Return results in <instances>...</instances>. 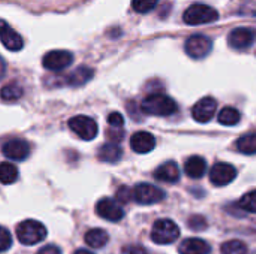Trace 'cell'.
<instances>
[{
    "label": "cell",
    "mask_w": 256,
    "mask_h": 254,
    "mask_svg": "<svg viewBox=\"0 0 256 254\" xmlns=\"http://www.w3.org/2000/svg\"><path fill=\"white\" fill-rule=\"evenodd\" d=\"M177 109H178L177 102L164 93H152L141 103L142 112L148 115H156V117H170L176 114Z\"/></svg>",
    "instance_id": "cell-1"
},
{
    "label": "cell",
    "mask_w": 256,
    "mask_h": 254,
    "mask_svg": "<svg viewBox=\"0 0 256 254\" xmlns=\"http://www.w3.org/2000/svg\"><path fill=\"white\" fill-rule=\"evenodd\" d=\"M46 228L36 220H24L16 228V237L24 246H34L46 238Z\"/></svg>",
    "instance_id": "cell-2"
},
{
    "label": "cell",
    "mask_w": 256,
    "mask_h": 254,
    "mask_svg": "<svg viewBox=\"0 0 256 254\" xmlns=\"http://www.w3.org/2000/svg\"><path fill=\"white\" fill-rule=\"evenodd\" d=\"M180 238V228L177 226L176 222L170 219H160L153 225L152 229V240L156 244L166 246L172 244Z\"/></svg>",
    "instance_id": "cell-3"
},
{
    "label": "cell",
    "mask_w": 256,
    "mask_h": 254,
    "mask_svg": "<svg viewBox=\"0 0 256 254\" xmlns=\"http://www.w3.org/2000/svg\"><path fill=\"white\" fill-rule=\"evenodd\" d=\"M183 19L188 25H202L210 24L219 19V12L207 4H192L183 15Z\"/></svg>",
    "instance_id": "cell-4"
},
{
    "label": "cell",
    "mask_w": 256,
    "mask_h": 254,
    "mask_svg": "<svg viewBox=\"0 0 256 254\" xmlns=\"http://www.w3.org/2000/svg\"><path fill=\"white\" fill-rule=\"evenodd\" d=\"M69 129L84 141H92L98 136V123L87 115H76L69 120Z\"/></svg>",
    "instance_id": "cell-5"
},
{
    "label": "cell",
    "mask_w": 256,
    "mask_h": 254,
    "mask_svg": "<svg viewBox=\"0 0 256 254\" xmlns=\"http://www.w3.org/2000/svg\"><path fill=\"white\" fill-rule=\"evenodd\" d=\"M165 192L153 184L148 183H141L136 184L134 189V199L138 204L142 205H152V204H159L165 199Z\"/></svg>",
    "instance_id": "cell-6"
},
{
    "label": "cell",
    "mask_w": 256,
    "mask_h": 254,
    "mask_svg": "<svg viewBox=\"0 0 256 254\" xmlns=\"http://www.w3.org/2000/svg\"><path fill=\"white\" fill-rule=\"evenodd\" d=\"M184 49H186L189 57H192L195 60H201V58L207 57L212 52L213 42H212L210 37H207L204 34H195V36H190L186 40Z\"/></svg>",
    "instance_id": "cell-7"
},
{
    "label": "cell",
    "mask_w": 256,
    "mask_h": 254,
    "mask_svg": "<svg viewBox=\"0 0 256 254\" xmlns=\"http://www.w3.org/2000/svg\"><path fill=\"white\" fill-rule=\"evenodd\" d=\"M74 61V55L69 51L64 49H56V51H50L44 55L42 58V64L45 69L51 70V72H60L66 67H69Z\"/></svg>",
    "instance_id": "cell-8"
},
{
    "label": "cell",
    "mask_w": 256,
    "mask_h": 254,
    "mask_svg": "<svg viewBox=\"0 0 256 254\" xmlns=\"http://www.w3.org/2000/svg\"><path fill=\"white\" fill-rule=\"evenodd\" d=\"M96 213L99 217L108 220V222H120L124 217V210L122 204L111 198H104L96 204Z\"/></svg>",
    "instance_id": "cell-9"
},
{
    "label": "cell",
    "mask_w": 256,
    "mask_h": 254,
    "mask_svg": "<svg viewBox=\"0 0 256 254\" xmlns=\"http://www.w3.org/2000/svg\"><path fill=\"white\" fill-rule=\"evenodd\" d=\"M237 178V169L225 162L216 163L210 171V181L216 187H225Z\"/></svg>",
    "instance_id": "cell-10"
},
{
    "label": "cell",
    "mask_w": 256,
    "mask_h": 254,
    "mask_svg": "<svg viewBox=\"0 0 256 254\" xmlns=\"http://www.w3.org/2000/svg\"><path fill=\"white\" fill-rule=\"evenodd\" d=\"M2 151H3L4 157H8L10 160L21 162L30 156L32 148H30V144L24 139H10V141L4 142Z\"/></svg>",
    "instance_id": "cell-11"
},
{
    "label": "cell",
    "mask_w": 256,
    "mask_h": 254,
    "mask_svg": "<svg viewBox=\"0 0 256 254\" xmlns=\"http://www.w3.org/2000/svg\"><path fill=\"white\" fill-rule=\"evenodd\" d=\"M256 39V30L249 27L234 28L228 36V43L234 49H246L249 48Z\"/></svg>",
    "instance_id": "cell-12"
},
{
    "label": "cell",
    "mask_w": 256,
    "mask_h": 254,
    "mask_svg": "<svg viewBox=\"0 0 256 254\" xmlns=\"http://www.w3.org/2000/svg\"><path fill=\"white\" fill-rule=\"evenodd\" d=\"M216 109H218V102L213 97H204L198 100L192 108V117L198 123H208L214 117Z\"/></svg>",
    "instance_id": "cell-13"
},
{
    "label": "cell",
    "mask_w": 256,
    "mask_h": 254,
    "mask_svg": "<svg viewBox=\"0 0 256 254\" xmlns=\"http://www.w3.org/2000/svg\"><path fill=\"white\" fill-rule=\"evenodd\" d=\"M130 147L138 154H147V153H150V151L154 150V147H156V138L152 133L144 132V130L136 132V133H134V136L130 139Z\"/></svg>",
    "instance_id": "cell-14"
},
{
    "label": "cell",
    "mask_w": 256,
    "mask_h": 254,
    "mask_svg": "<svg viewBox=\"0 0 256 254\" xmlns=\"http://www.w3.org/2000/svg\"><path fill=\"white\" fill-rule=\"evenodd\" d=\"M0 39H2V43L4 45V48H8L9 51H20V49H22V46H24L22 37H21L14 28H10L4 19H2Z\"/></svg>",
    "instance_id": "cell-15"
},
{
    "label": "cell",
    "mask_w": 256,
    "mask_h": 254,
    "mask_svg": "<svg viewBox=\"0 0 256 254\" xmlns=\"http://www.w3.org/2000/svg\"><path fill=\"white\" fill-rule=\"evenodd\" d=\"M154 177L159 181L174 184L180 180V168L176 162H165L156 169Z\"/></svg>",
    "instance_id": "cell-16"
},
{
    "label": "cell",
    "mask_w": 256,
    "mask_h": 254,
    "mask_svg": "<svg viewBox=\"0 0 256 254\" xmlns=\"http://www.w3.org/2000/svg\"><path fill=\"white\" fill-rule=\"evenodd\" d=\"M180 254H210L212 246L201 238H186L178 249Z\"/></svg>",
    "instance_id": "cell-17"
},
{
    "label": "cell",
    "mask_w": 256,
    "mask_h": 254,
    "mask_svg": "<svg viewBox=\"0 0 256 254\" xmlns=\"http://www.w3.org/2000/svg\"><path fill=\"white\" fill-rule=\"evenodd\" d=\"M184 172L189 178L200 180L207 172V162L201 156H192L184 163Z\"/></svg>",
    "instance_id": "cell-18"
},
{
    "label": "cell",
    "mask_w": 256,
    "mask_h": 254,
    "mask_svg": "<svg viewBox=\"0 0 256 254\" xmlns=\"http://www.w3.org/2000/svg\"><path fill=\"white\" fill-rule=\"evenodd\" d=\"M93 76H94V70L92 67L80 66L70 75L66 76V84L70 87H81V85L87 84L88 81H92Z\"/></svg>",
    "instance_id": "cell-19"
},
{
    "label": "cell",
    "mask_w": 256,
    "mask_h": 254,
    "mask_svg": "<svg viewBox=\"0 0 256 254\" xmlns=\"http://www.w3.org/2000/svg\"><path fill=\"white\" fill-rule=\"evenodd\" d=\"M98 157L104 163H117L122 157V148L120 145L112 142L104 144L98 151Z\"/></svg>",
    "instance_id": "cell-20"
},
{
    "label": "cell",
    "mask_w": 256,
    "mask_h": 254,
    "mask_svg": "<svg viewBox=\"0 0 256 254\" xmlns=\"http://www.w3.org/2000/svg\"><path fill=\"white\" fill-rule=\"evenodd\" d=\"M108 240H110L108 234L104 229H99V228L90 229L86 234V243L90 247H93V249H102V247H105L106 243H108Z\"/></svg>",
    "instance_id": "cell-21"
},
{
    "label": "cell",
    "mask_w": 256,
    "mask_h": 254,
    "mask_svg": "<svg viewBox=\"0 0 256 254\" xmlns=\"http://www.w3.org/2000/svg\"><path fill=\"white\" fill-rule=\"evenodd\" d=\"M218 120L220 124L224 126H237L242 120V114L238 109H236L234 106H225L219 115H218Z\"/></svg>",
    "instance_id": "cell-22"
},
{
    "label": "cell",
    "mask_w": 256,
    "mask_h": 254,
    "mask_svg": "<svg viewBox=\"0 0 256 254\" xmlns=\"http://www.w3.org/2000/svg\"><path fill=\"white\" fill-rule=\"evenodd\" d=\"M237 150L243 154L248 156H254L256 154V132H250L243 135L238 141H237Z\"/></svg>",
    "instance_id": "cell-23"
},
{
    "label": "cell",
    "mask_w": 256,
    "mask_h": 254,
    "mask_svg": "<svg viewBox=\"0 0 256 254\" xmlns=\"http://www.w3.org/2000/svg\"><path fill=\"white\" fill-rule=\"evenodd\" d=\"M18 169L15 165L9 163V162H3L0 165V180L3 184H14L18 180Z\"/></svg>",
    "instance_id": "cell-24"
},
{
    "label": "cell",
    "mask_w": 256,
    "mask_h": 254,
    "mask_svg": "<svg viewBox=\"0 0 256 254\" xmlns=\"http://www.w3.org/2000/svg\"><path fill=\"white\" fill-rule=\"evenodd\" d=\"M22 93H24V90L16 82L8 84L2 88V97L4 102H15L18 99H21Z\"/></svg>",
    "instance_id": "cell-25"
},
{
    "label": "cell",
    "mask_w": 256,
    "mask_h": 254,
    "mask_svg": "<svg viewBox=\"0 0 256 254\" xmlns=\"http://www.w3.org/2000/svg\"><path fill=\"white\" fill-rule=\"evenodd\" d=\"M222 254H248V246L243 241L232 240L222 244Z\"/></svg>",
    "instance_id": "cell-26"
},
{
    "label": "cell",
    "mask_w": 256,
    "mask_h": 254,
    "mask_svg": "<svg viewBox=\"0 0 256 254\" xmlns=\"http://www.w3.org/2000/svg\"><path fill=\"white\" fill-rule=\"evenodd\" d=\"M238 207L246 211V213H254L256 214V190L248 192L238 202Z\"/></svg>",
    "instance_id": "cell-27"
},
{
    "label": "cell",
    "mask_w": 256,
    "mask_h": 254,
    "mask_svg": "<svg viewBox=\"0 0 256 254\" xmlns=\"http://www.w3.org/2000/svg\"><path fill=\"white\" fill-rule=\"evenodd\" d=\"M159 0H132V7L138 13H148L158 6Z\"/></svg>",
    "instance_id": "cell-28"
},
{
    "label": "cell",
    "mask_w": 256,
    "mask_h": 254,
    "mask_svg": "<svg viewBox=\"0 0 256 254\" xmlns=\"http://www.w3.org/2000/svg\"><path fill=\"white\" fill-rule=\"evenodd\" d=\"M188 225L194 231H204L207 228V220L202 216H194L188 220Z\"/></svg>",
    "instance_id": "cell-29"
},
{
    "label": "cell",
    "mask_w": 256,
    "mask_h": 254,
    "mask_svg": "<svg viewBox=\"0 0 256 254\" xmlns=\"http://www.w3.org/2000/svg\"><path fill=\"white\" fill-rule=\"evenodd\" d=\"M10 246H12V237L6 228H2V231H0V252L9 250Z\"/></svg>",
    "instance_id": "cell-30"
},
{
    "label": "cell",
    "mask_w": 256,
    "mask_h": 254,
    "mask_svg": "<svg viewBox=\"0 0 256 254\" xmlns=\"http://www.w3.org/2000/svg\"><path fill=\"white\" fill-rule=\"evenodd\" d=\"M106 136L110 139V142L112 144H118L123 141L124 138V130L123 129H116V127H111L110 130H106Z\"/></svg>",
    "instance_id": "cell-31"
},
{
    "label": "cell",
    "mask_w": 256,
    "mask_h": 254,
    "mask_svg": "<svg viewBox=\"0 0 256 254\" xmlns=\"http://www.w3.org/2000/svg\"><path fill=\"white\" fill-rule=\"evenodd\" d=\"M108 124L111 127H116V129H123L124 126V118L120 112H111L108 115Z\"/></svg>",
    "instance_id": "cell-32"
},
{
    "label": "cell",
    "mask_w": 256,
    "mask_h": 254,
    "mask_svg": "<svg viewBox=\"0 0 256 254\" xmlns=\"http://www.w3.org/2000/svg\"><path fill=\"white\" fill-rule=\"evenodd\" d=\"M132 198H134V192H132L129 187L123 186V187H120V189L117 190V201H118L120 204H128Z\"/></svg>",
    "instance_id": "cell-33"
},
{
    "label": "cell",
    "mask_w": 256,
    "mask_h": 254,
    "mask_svg": "<svg viewBox=\"0 0 256 254\" xmlns=\"http://www.w3.org/2000/svg\"><path fill=\"white\" fill-rule=\"evenodd\" d=\"M122 254H148V252L141 247V246H135V244H130V246H126L123 247Z\"/></svg>",
    "instance_id": "cell-34"
},
{
    "label": "cell",
    "mask_w": 256,
    "mask_h": 254,
    "mask_svg": "<svg viewBox=\"0 0 256 254\" xmlns=\"http://www.w3.org/2000/svg\"><path fill=\"white\" fill-rule=\"evenodd\" d=\"M38 254H62V252L56 246H45L38 252Z\"/></svg>",
    "instance_id": "cell-35"
},
{
    "label": "cell",
    "mask_w": 256,
    "mask_h": 254,
    "mask_svg": "<svg viewBox=\"0 0 256 254\" xmlns=\"http://www.w3.org/2000/svg\"><path fill=\"white\" fill-rule=\"evenodd\" d=\"M74 254H94L93 252H90V250H87V249H78L76 252Z\"/></svg>",
    "instance_id": "cell-36"
}]
</instances>
